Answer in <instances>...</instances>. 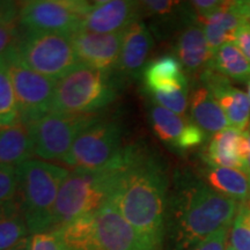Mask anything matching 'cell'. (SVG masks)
<instances>
[{"label": "cell", "instance_id": "1", "mask_svg": "<svg viewBox=\"0 0 250 250\" xmlns=\"http://www.w3.org/2000/svg\"><path fill=\"white\" fill-rule=\"evenodd\" d=\"M111 167L110 201L125 220L164 246L168 208V176L165 164L143 145L122 148Z\"/></svg>", "mask_w": 250, "mask_h": 250}, {"label": "cell", "instance_id": "2", "mask_svg": "<svg viewBox=\"0 0 250 250\" xmlns=\"http://www.w3.org/2000/svg\"><path fill=\"white\" fill-rule=\"evenodd\" d=\"M239 203L214 191L204 181L189 173L176 177L168 198L166 230L174 250H188L212 234L229 227Z\"/></svg>", "mask_w": 250, "mask_h": 250}, {"label": "cell", "instance_id": "3", "mask_svg": "<svg viewBox=\"0 0 250 250\" xmlns=\"http://www.w3.org/2000/svg\"><path fill=\"white\" fill-rule=\"evenodd\" d=\"M17 170L19 201L30 235L50 232L59 189L70 170L41 159H29L17 166Z\"/></svg>", "mask_w": 250, "mask_h": 250}, {"label": "cell", "instance_id": "4", "mask_svg": "<svg viewBox=\"0 0 250 250\" xmlns=\"http://www.w3.org/2000/svg\"><path fill=\"white\" fill-rule=\"evenodd\" d=\"M117 88L112 76L80 64L57 81L51 112L98 114L116 100Z\"/></svg>", "mask_w": 250, "mask_h": 250}, {"label": "cell", "instance_id": "5", "mask_svg": "<svg viewBox=\"0 0 250 250\" xmlns=\"http://www.w3.org/2000/svg\"><path fill=\"white\" fill-rule=\"evenodd\" d=\"M111 167L99 169H73L59 189L54 210V227L65 225L85 215L94 214L108 201Z\"/></svg>", "mask_w": 250, "mask_h": 250}, {"label": "cell", "instance_id": "6", "mask_svg": "<svg viewBox=\"0 0 250 250\" xmlns=\"http://www.w3.org/2000/svg\"><path fill=\"white\" fill-rule=\"evenodd\" d=\"M15 51L30 70L57 81L80 65L71 36L65 34L21 30Z\"/></svg>", "mask_w": 250, "mask_h": 250}, {"label": "cell", "instance_id": "7", "mask_svg": "<svg viewBox=\"0 0 250 250\" xmlns=\"http://www.w3.org/2000/svg\"><path fill=\"white\" fill-rule=\"evenodd\" d=\"M101 117L50 112L29 125L33 154L44 161H62L79 134Z\"/></svg>", "mask_w": 250, "mask_h": 250}, {"label": "cell", "instance_id": "8", "mask_svg": "<svg viewBox=\"0 0 250 250\" xmlns=\"http://www.w3.org/2000/svg\"><path fill=\"white\" fill-rule=\"evenodd\" d=\"M93 4L83 0H30L20 2L21 30L58 33L72 36L81 30Z\"/></svg>", "mask_w": 250, "mask_h": 250}, {"label": "cell", "instance_id": "9", "mask_svg": "<svg viewBox=\"0 0 250 250\" xmlns=\"http://www.w3.org/2000/svg\"><path fill=\"white\" fill-rule=\"evenodd\" d=\"M15 49L4 59L17 98L20 123L30 125L51 112L57 80L27 67L19 59Z\"/></svg>", "mask_w": 250, "mask_h": 250}, {"label": "cell", "instance_id": "10", "mask_svg": "<svg viewBox=\"0 0 250 250\" xmlns=\"http://www.w3.org/2000/svg\"><path fill=\"white\" fill-rule=\"evenodd\" d=\"M122 148L120 123L101 117L79 134L62 162L73 169H99L114 160Z\"/></svg>", "mask_w": 250, "mask_h": 250}, {"label": "cell", "instance_id": "11", "mask_svg": "<svg viewBox=\"0 0 250 250\" xmlns=\"http://www.w3.org/2000/svg\"><path fill=\"white\" fill-rule=\"evenodd\" d=\"M94 220L102 250H162L164 247L127 223L110 201L94 213Z\"/></svg>", "mask_w": 250, "mask_h": 250}, {"label": "cell", "instance_id": "12", "mask_svg": "<svg viewBox=\"0 0 250 250\" xmlns=\"http://www.w3.org/2000/svg\"><path fill=\"white\" fill-rule=\"evenodd\" d=\"M124 31L96 34L80 30L71 36L80 64L114 76L120 59Z\"/></svg>", "mask_w": 250, "mask_h": 250}, {"label": "cell", "instance_id": "13", "mask_svg": "<svg viewBox=\"0 0 250 250\" xmlns=\"http://www.w3.org/2000/svg\"><path fill=\"white\" fill-rule=\"evenodd\" d=\"M153 44L154 40L151 30L140 19L124 30L120 59L112 76L117 83L138 79L142 76L147 65Z\"/></svg>", "mask_w": 250, "mask_h": 250}, {"label": "cell", "instance_id": "14", "mask_svg": "<svg viewBox=\"0 0 250 250\" xmlns=\"http://www.w3.org/2000/svg\"><path fill=\"white\" fill-rule=\"evenodd\" d=\"M153 130L162 142L179 151L197 147L206 139V133L193 122L175 114L159 104L149 110Z\"/></svg>", "mask_w": 250, "mask_h": 250}, {"label": "cell", "instance_id": "15", "mask_svg": "<svg viewBox=\"0 0 250 250\" xmlns=\"http://www.w3.org/2000/svg\"><path fill=\"white\" fill-rule=\"evenodd\" d=\"M140 1L104 0L93 4L83 19L81 30L96 34H114L124 31L131 23L140 19Z\"/></svg>", "mask_w": 250, "mask_h": 250}, {"label": "cell", "instance_id": "16", "mask_svg": "<svg viewBox=\"0 0 250 250\" xmlns=\"http://www.w3.org/2000/svg\"><path fill=\"white\" fill-rule=\"evenodd\" d=\"M202 83L210 89L217 100L229 125L245 131L250 123V100L248 94L230 85L229 79L208 68L199 76Z\"/></svg>", "mask_w": 250, "mask_h": 250}, {"label": "cell", "instance_id": "17", "mask_svg": "<svg viewBox=\"0 0 250 250\" xmlns=\"http://www.w3.org/2000/svg\"><path fill=\"white\" fill-rule=\"evenodd\" d=\"M175 54L187 76L199 77L210 68L213 55L208 48L204 29L197 19L181 29L175 44Z\"/></svg>", "mask_w": 250, "mask_h": 250}, {"label": "cell", "instance_id": "18", "mask_svg": "<svg viewBox=\"0 0 250 250\" xmlns=\"http://www.w3.org/2000/svg\"><path fill=\"white\" fill-rule=\"evenodd\" d=\"M203 159L206 165L235 168L250 175L245 132L235 127L229 126L212 136L203 154Z\"/></svg>", "mask_w": 250, "mask_h": 250}, {"label": "cell", "instance_id": "19", "mask_svg": "<svg viewBox=\"0 0 250 250\" xmlns=\"http://www.w3.org/2000/svg\"><path fill=\"white\" fill-rule=\"evenodd\" d=\"M204 29L212 55L228 42H234L237 29L246 24L239 1H224L221 7L210 17L198 20Z\"/></svg>", "mask_w": 250, "mask_h": 250}, {"label": "cell", "instance_id": "20", "mask_svg": "<svg viewBox=\"0 0 250 250\" xmlns=\"http://www.w3.org/2000/svg\"><path fill=\"white\" fill-rule=\"evenodd\" d=\"M143 78L146 89L151 94H169L189 89L186 72L174 56H164L148 62L143 72Z\"/></svg>", "mask_w": 250, "mask_h": 250}, {"label": "cell", "instance_id": "21", "mask_svg": "<svg viewBox=\"0 0 250 250\" xmlns=\"http://www.w3.org/2000/svg\"><path fill=\"white\" fill-rule=\"evenodd\" d=\"M189 104L192 122L206 136H214L230 126L220 104L204 83L195 86L190 94Z\"/></svg>", "mask_w": 250, "mask_h": 250}, {"label": "cell", "instance_id": "22", "mask_svg": "<svg viewBox=\"0 0 250 250\" xmlns=\"http://www.w3.org/2000/svg\"><path fill=\"white\" fill-rule=\"evenodd\" d=\"M204 182L214 191L237 203L250 202V175L241 169L206 165L203 170Z\"/></svg>", "mask_w": 250, "mask_h": 250}, {"label": "cell", "instance_id": "23", "mask_svg": "<svg viewBox=\"0 0 250 250\" xmlns=\"http://www.w3.org/2000/svg\"><path fill=\"white\" fill-rule=\"evenodd\" d=\"M142 14L152 19L158 26V34H167L170 29L183 28L190 21L197 19L189 2L171 0H146L140 1Z\"/></svg>", "mask_w": 250, "mask_h": 250}, {"label": "cell", "instance_id": "24", "mask_svg": "<svg viewBox=\"0 0 250 250\" xmlns=\"http://www.w3.org/2000/svg\"><path fill=\"white\" fill-rule=\"evenodd\" d=\"M33 155L29 125L17 123L0 129V165L19 166Z\"/></svg>", "mask_w": 250, "mask_h": 250}, {"label": "cell", "instance_id": "25", "mask_svg": "<svg viewBox=\"0 0 250 250\" xmlns=\"http://www.w3.org/2000/svg\"><path fill=\"white\" fill-rule=\"evenodd\" d=\"M210 68L239 83H250V62L234 42L220 46L212 57Z\"/></svg>", "mask_w": 250, "mask_h": 250}, {"label": "cell", "instance_id": "26", "mask_svg": "<svg viewBox=\"0 0 250 250\" xmlns=\"http://www.w3.org/2000/svg\"><path fill=\"white\" fill-rule=\"evenodd\" d=\"M56 230L66 250H102L96 235L94 214L76 219Z\"/></svg>", "mask_w": 250, "mask_h": 250}, {"label": "cell", "instance_id": "27", "mask_svg": "<svg viewBox=\"0 0 250 250\" xmlns=\"http://www.w3.org/2000/svg\"><path fill=\"white\" fill-rule=\"evenodd\" d=\"M17 166L0 165V219L21 213Z\"/></svg>", "mask_w": 250, "mask_h": 250}, {"label": "cell", "instance_id": "28", "mask_svg": "<svg viewBox=\"0 0 250 250\" xmlns=\"http://www.w3.org/2000/svg\"><path fill=\"white\" fill-rule=\"evenodd\" d=\"M20 123L13 85L4 57L0 58V129Z\"/></svg>", "mask_w": 250, "mask_h": 250}, {"label": "cell", "instance_id": "29", "mask_svg": "<svg viewBox=\"0 0 250 250\" xmlns=\"http://www.w3.org/2000/svg\"><path fill=\"white\" fill-rule=\"evenodd\" d=\"M29 235V228L22 212L0 219V250L13 248Z\"/></svg>", "mask_w": 250, "mask_h": 250}, {"label": "cell", "instance_id": "30", "mask_svg": "<svg viewBox=\"0 0 250 250\" xmlns=\"http://www.w3.org/2000/svg\"><path fill=\"white\" fill-rule=\"evenodd\" d=\"M229 240L234 250H250V202L239 204Z\"/></svg>", "mask_w": 250, "mask_h": 250}, {"label": "cell", "instance_id": "31", "mask_svg": "<svg viewBox=\"0 0 250 250\" xmlns=\"http://www.w3.org/2000/svg\"><path fill=\"white\" fill-rule=\"evenodd\" d=\"M153 99L155 100L156 104L161 105L175 114L184 116L187 109L189 107V89L176 90L174 93L152 94Z\"/></svg>", "mask_w": 250, "mask_h": 250}, {"label": "cell", "instance_id": "32", "mask_svg": "<svg viewBox=\"0 0 250 250\" xmlns=\"http://www.w3.org/2000/svg\"><path fill=\"white\" fill-rule=\"evenodd\" d=\"M20 35L19 20H0V58L17 48Z\"/></svg>", "mask_w": 250, "mask_h": 250}, {"label": "cell", "instance_id": "33", "mask_svg": "<svg viewBox=\"0 0 250 250\" xmlns=\"http://www.w3.org/2000/svg\"><path fill=\"white\" fill-rule=\"evenodd\" d=\"M29 250H66L57 230L30 235Z\"/></svg>", "mask_w": 250, "mask_h": 250}, {"label": "cell", "instance_id": "34", "mask_svg": "<svg viewBox=\"0 0 250 250\" xmlns=\"http://www.w3.org/2000/svg\"><path fill=\"white\" fill-rule=\"evenodd\" d=\"M228 241V227L218 230L208 239L197 243L188 250H226Z\"/></svg>", "mask_w": 250, "mask_h": 250}, {"label": "cell", "instance_id": "35", "mask_svg": "<svg viewBox=\"0 0 250 250\" xmlns=\"http://www.w3.org/2000/svg\"><path fill=\"white\" fill-rule=\"evenodd\" d=\"M223 2L220 0H193L189 4L197 20H202L213 14L217 9L221 7Z\"/></svg>", "mask_w": 250, "mask_h": 250}, {"label": "cell", "instance_id": "36", "mask_svg": "<svg viewBox=\"0 0 250 250\" xmlns=\"http://www.w3.org/2000/svg\"><path fill=\"white\" fill-rule=\"evenodd\" d=\"M234 43L250 62V24L246 23L237 29Z\"/></svg>", "mask_w": 250, "mask_h": 250}, {"label": "cell", "instance_id": "37", "mask_svg": "<svg viewBox=\"0 0 250 250\" xmlns=\"http://www.w3.org/2000/svg\"><path fill=\"white\" fill-rule=\"evenodd\" d=\"M19 2L0 0V20H19Z\"/></svg>", "mask_w": 250, "mask_h": 250}, {"label": "cell", "instance_id": "38", "mask_svg": "<svg viewBox=\"0 0 250 250\" xmlns=\"http://www.w3.org/2000/svg\"><path fill=\"white\" fill-rule=\"evenodd\" d=\"M240 11L245 18L246 23L250 24V0H245V1H239Z\"/></svg>", "mask_w": 250, "mask_h": 250}, {"label": "cell", "instance_id": "39", "mask_svg": "<svg viewBox=\"0 0 250 250\" xmlns=\"http://www.w3.org/2000/svg\"><path fill=\"white\" fill-rule=\"evenodd\" d=\"M243 132H245V136L247 139V160H248V168L250 173V123L248 125V127H247Z\"/></svg>", "mask_w": 250, "mask_h": 250}, {"label": "cell", "instance_id": "40", "mask_svg": "<svg viewBox=\"0 0 250 250\" xmlns=\"http://www.w3.org/2000/svg\"><path fill=\"white\" fill-rule=\"evenodd\" d=\"M30 237V236H29ZM29 237H26L22 241H20L17 246L8 250H29Z\"/></svg>", "mask_w": 250, "mask_h": 250}, {"label": "cell", "instance_id": "41", "mask_svg": "<svg viewBox=\"0 0 250 250\" xmlns=\"http://www.w3.org/2000/svg\"><path fill=\"white\" fill-rule=\"evenodd\" d=\"M248 98L250 100V83H248Z\"/></svg>", "mask_w": 250, "mask_h": 250}, {"label": "cell", "instance_id": "42", "mask_svg": "<svg viewBox=\"0 0 250 250\" xmlns=\"http://www.w3.org/2000/svg\"><path fill=\"white\" fill-rule=\"evenodd\" d=\"M226 250H234V249L230 246H227V249Z\"/></svg>", "mask_w": 250, "mask_h": 250}]
</instances>
